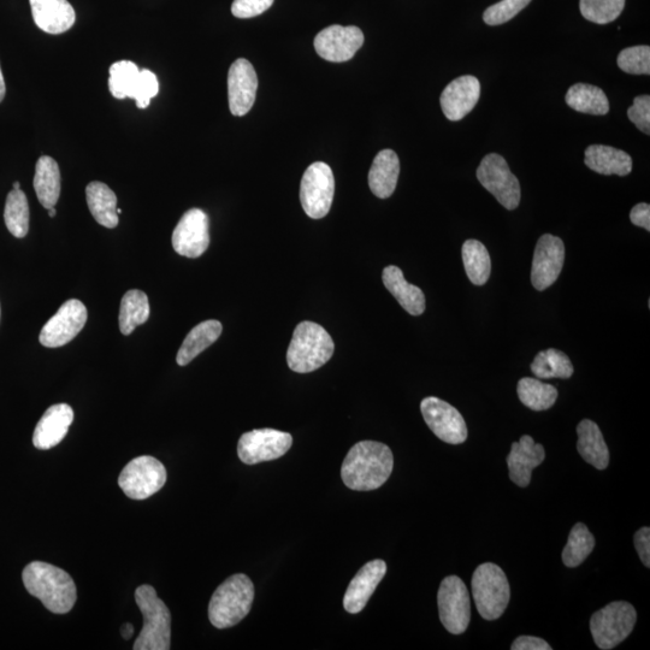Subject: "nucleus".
Masks as SVG:
<instances>
[{
	"label": "nucleus",
	"instance_id": "nucleus-1",
	"mask_svg": "<svg viewBox=\"0 0 650 650\" xmlns=\"http://www.w3.org/2000/svg\"><path fill=\"white\" fill-rule=\"evenodd\" d=\"M394 457L392 449L384 443L362 441L346 455L341 468L345 486L357 492H370L383 486L392 475Z\"/></svg>",
	"mask_w": 650,
	"mask_h": 650
},
{
	"label": "nucleus",
	"instance_id": "nucleus-2",
	"mask_svg": "<svg viewBox=\"0 0 650 650\" xmlns=\"http://www.w3.org/2000/svg\"><path fill=\"white\" fill-rule=\"evenodd\" d=\"M27 592L43 602L52 613L65 614L73 610L78 590L68 572L57 566L33 561L22 573Z\"/></svg>",
	"mask_w": 650,
	"mask_h": 650
},
{
	"label": "nucleus",
	"instance_id": "nucleus-3",
	"mask_svg": "<svg viewBox=\"0 0 650 650\" xmlns=\"http://www.w3.org/2000/svg\"><path fill=\"white\" fill-rule=\"evenodd\" d=\"M334 341L322 325L305 321L294 330L291 345L287 351L289 369L298 374L322 368L333 357Z\"/></svg>",
	"mask_w": 650,
	"mask_h": 650
},
{
	"label": "nucleus",
	"instance_id": "nucleus-4",
	"mask_svg": "<svg viewBox=\"0 0 650 650\" xmlns=\"http://www.w3.org/2000/svg\"><path fill=\"white\" fill-rule=\"evenodd\" d=\"M254 600V585L242 573L229 577L212 595L209 605V618L217 629L232 628L239 624L248 613Z\"/></svg>",
	"mask_w": 650,
	"mask_h": 650
},
{
	"label": "nucleus",
	"instance_id": "nucleus-5",
	"mask_svg": "<svg viewBox=\"0 0 650 650\" xmlns=\"http://www.w3.org/2000/svg\"><path fill=\"white\" fill-rule=\"evenodd\" d=\"M135 601L144 616V628L134 643V650H169L171 614L158 598L155 588L141 585L135 592Z\"/></svg>",
	"mask_w": 650,
	"mask_h": 650
},
{
	"label": "nucleus",
	"instance_id": "nucleus-6",
	"mask_svg": "<svg viewBox=\"0 0 650 650\" xmlns=\"http://www.w3.org/2000/svg\"><path fill=\"white\" fill-rule=\"evenodd\" d=\"M478 613L486 620L499 619L511 598L510 583L500 566L493 563L477 567L471 581Z\"/></svg>",
	"mask_w": 650,
	"mask_h": 650
},
{
	"label": "nucleus",
	"instance_id": "nucleus-7",
	"mask_svg": "<svg viewBox=\"0 0 650 650\" xmlns=\"http://www.w3.org/2000/svg\"><path fill=\"white\" fill-rule=\"evenodd\" d=\"M637 620L635 607L625 601H616L601 608L590 619V631L596 646L608 650L617 647L634 630Z\"/></svg>",
	"mask_w": 650,
	"mask_h": 650
},
{
	"label": "nucleus",
	"instance_id": "nucleus-8",
	"mask_svg": "<svg viewBox=\"0 0 650 650\" xmlns=\"http://www.w3.org/2000/svg\"><path fill=\"white\" fill-rule=\"evenodd\" d=\"M334 193L333 170L323 162L311 164L300 185V202L305 214L313 220L327 216L332 209Z\"/></svg>",
	"mask_w": 650,
	"mask_h": 650
},
{
	"label": "nucleus",
	"instance_id": "nucleus-9",
	"mask_svg": "<svg viewBox=\"0 0 650 650\" xmlns=\"http://www.w3.org/2000/svg\"><path fill=\"white\" fill-rule=\"evenodd\" d=\"M167 482V470L150 455L135 458L129 462L118 478V486L133 500H145L156 494Z\"/></svg>",
	"mask_w": 650,
	"mask_h": 650
},
{
	"label": "nucleus",
	"instance_id": "nucleus-10",
	"mask_svg": "<svg viewBox=\"0 0 650 650\" xmlns=\"http://www.w3.org/2000/svg\"><path fill=\"white\" fill-rule=\"evenodd\" d=\"M477 179L507 210H516L522 198L520 183L506 159L498 153L484 157L477 169Z\"/></svg>",
	"mask_w": 650,
	"mask_h": 650
},
{
	"label": "nucleus",
	"instance_id": "nucleus-11",
	"mask_svg": "<svg viewBox=\"0 0 650 650\" xmlns=\"http://www.w3.org/2000/svg\"><path fill=\"white\" fill-rule=\"evenodd\" d=\"M440 620L448 632L460 635L468 629L471 620V600L468 588L457 576L443 579L439 594Z\"/></svg>",
	"mask_w": 650,
	"mask_h": 650
},
{
	"label": "nucleus",
	"instance_id": "nucleus-12",
	"mask_svg": "<svg viewBox=\"0 0 650 650\" xmlns=\"http://www.w3.org/2000/svg\"><path fill=\"white\" fill-rule=\"evenodd\" d=\"M292 445L291 434L275 429H256L240 437L238 455L247 465L271 462L283 457Z\"/></svg>",
	"mask_w": 650,
	"mask_h": 650
},
{
	"label": "nucleus",
	"instance_id": "nucleus-13",
	"mask_svg": "<svg viewBox=\"0 0 650 650\" xmlns=\"http://www.w3.org/2000/svg\"><path fill=\"white\" fill-rule=\"evenodd\" d=\"M87 317L88 313L84 303L78 299L68 300L44 325L39 336L40 344L47 348L68 345L85 328Z\"/></svg>",
	"mask_w": 650,
	"mask_h": 650
},
{
	"label": "nucleus",
	"instance_id": "nucleus-14",
	"mask_svg": "<svg viewBox=\"0 0 650 650\" xmlns=\"http://www.w3.org/2000/svg\"><path fill=\"white\" fill-rule=\"evenodd\" d=\"M425 423L433 433L449 445H460L468 439V427L460 412L439 398H425L421 404Z\"/></svg>",
	"mask_w": 650,
	"mask_h": 650
},
{
	"label": "nucleus",
	"instance_id": "nucleus-15",
	"mask_svg": "<svg viewBox=\"0 0 650 650\" xmlns=\"http://www.w3.org/2000/svg\"><path fill=\"white\" fill-rule=\"evenodd\" d=\"M176 253L186 258H198L210 245V222L203 210L191 209L181 217L173 233Z\"/></svg>",
	"mask_w": 650,
	"mask_h": 650
},
{
	"label": "nucleus",
	"instance_id": "nucleus-16",
	"mask_svg": "<svg viewBox=\"0 0 650 650\" xmlns=\"http://www.w3.org/2000/svg\"><path fill=\"white\" fill-rule=\"evenodd\" d=\"M565 245L563 240L551 234L541 236L535 248L531 282L537 291H546L554 285L563 270Z\"/></svg>",
	"mask_w": 650,
	"mask_h": 650
},
{
	"label": "nucleus",
	"instance_id": "nucleus-17",
	"mask_svg": "<svg viewBox=\"0 0 650 650\" xmlns=\"http://www.w3.org/2000/svg\"><path fill=\"white\" fill-rule=\"evenodd\" d=\"M364 34L358 27L339 25L323 29L315 39V49L325 61H350L364 44Z\"/></svg>",
	"mask_w": 650,
	"mask_h": 650
},
{
	"label": "nucleus",
	"instance_id": "nucleus-18",
	"mask_svg": "<svg viewBox=\"0 0 650 650\" xmlns=\"http://www.w3.org/2000/svg\"><path fill=\"white\" fill-rule=\"evenodd\" d=\"M258 78L256 70L247 59L240 58L228 73L229 108L234 116H245L256 102Z\"/></svg>",
	"mask_w": 650,
	"mask_h": 650
},
{
	"label": "nucleus",
	"instance_id": "nucleus-19",
	"mask_svg": "<svg viewBox=\"0 0 650 650\" xmlns=\"http://www.w3.org/2000/svg\"><path fill=\"white\" fill-rule=\"evenodd\" d=\"M481 84L475 76L464 75L449 82L441 94V108L449 121L457 122L469 115L480 100Z\"/></svg>",
	"mask_w": 650,
	"mask_h": 650
},
{
	"label": "nucleus",
	"instance_id": "nucleus-20",
	"mask_svg": "<svg viewBox=\"0 0 650 650\" xmlns=\"http://www.w3.org/2000/svg\"><path fill=\"white\" fill-rule=\"evenodd\" d=\"M386 573L387 564L383 560H372L365 564L348 585L344 598L345 610L351 614L362 612Z\"/></svg>",
	"mask_w": 650,
	"mask_h": 650
},
{
	"label": "nucleus",
	"instance_id": "nucleus-21",
	"mask_svg": "<svg viewBox=\"0 0 650 650\" xmlns=\"http://www.w3.org/2000/svg\"><path fill=\"white\" fill-rule=\"evenodd\" d=\"M546 458L545 447L535 443L533 437L524 435L519 442H514L507 457L511 481L518 487H528L533 470Z\"/></svg>",
	"mask_w": 650,
	"mask_h": 650
},
{
	"label": "nucleus",
	"instance_id": "nucleus-22",
	"mask_svg": "<svg viewBox=\"0 0 650 650\" xmlns=\"http://www.w3.org/2000/svg\"><path fill=\"white\" fill-rule=\"evenodd\" d=\"M74 422V411L68 404H57L47 409L33 434V445L41 451L56 447L67 436Z\"/></svg>",
	"mask_w": 650,
	"mask_h": 650
},
{
	"label": "nucleus",
	"instance_id": "nucleus-23",
	"mask_svg": "<svg viewBox=\"0 0 650 650\" xmlns=\"http://www.w3.org/2000/svg\"><path fill=\"white\" fill-rule=\"evenodd\" d=\"M33 20L41 31L62 34L74 26L76 15L68 0H29Z\"/></svg>",
	"mask_w": 650,
	"mask_h": 650
},
{
	"label": "nucleus",
	"instance_id": "nucleus-24",
	"mask_svg": "<svg viewBox=\"0 0 650 650\" xmlns=\"http://www.w3.org/2000/svg\"><path fill=\"white\" fill-rule=\"evenodd\" d=\"M384 286L406 312L412 316H421L425 311V295L421 288L407 282L403 271L395 265L383 270Z\"/></svg>",
	"mask_w": 650,
	"mask_h": 650
},
{
	"label": "nucleus",
	"instance_id": "nucleus-25",
	"mask_svg": "<svg viewBox=\"0 0 650 650\" xmlns=\"http://www.w3.org/2000/svg\"><path fill=\"white\" fill-rule=\"evenodd\" d=\"M400 174V161L393 150H382L374 159L369 173V186L377 198L387 199L395 192Z\"/></svg>",
	"mask_w": 650,
	"mask_h": 650
},
{
	"label": "nucleus",
	"instance_id": "nucleus-26",
	"mask_svg": "<svg viewBox=\"0 0 650 650\" xmlns=\"http://www.w3.org/2000/svg\"><path fill=\"white\" fill-rule=\"evenodd\" d=\"M577 449L581 457L598 470H605L610 464V451L599 425L590 419H583L577 427Z\"/></svg>",
	"mask_w": 650,
	"mask_h": 650
},
{
	"label": "nucleus",
	"instance_id": "nucleus-27",
	"mask_svg": "<svg viewBox=\"0 0 650 650\" xmlns=\"http://www.w3.org/2000/svg\"><path fill=\"white\" fill-rule=\"evenodd\" d=\"M585 165L601 175L626 176L632 171V158L628 153L611 146L592 145L585 150Z\"/></svg>",
	"mask_w": 650,
	"mask_h": 650
},
{
	"label": "nucleus",
	"instance_id": "nucleus-28",
	"mask_svg": "<svg viewBox=\"0 0 650 650\" xmlns=\"http://www.w3.org/2000/svg\"><path fill=\"white\" fill-rule=\"evenodd\" d=\"M33 186L40 204L46 210L55 208L61 195V171L55 159L40 157L35 167Z\"/></svg>",
	"mask_w": 650,
	"mask_h": 650
},
{
	"label": "nucleus",
	"instance_id": "nucleus-29",
	"mask_svg": "<svg viewBox=\"0 0 650 650\" xmlns=\"http://www.w3.org/2000/svg\"><path fill=\"white\" fill-rule=\"evenodd\" d=\"M222 330L223 327L221 322L215 321V319L195 325L191 332L186 336L185 341H183L179 352H177V364L180 366H186L191 363L192 360L197 358L200 353L206 350V348L214 345L215 342L220 339Z\"/></svg>",
	"mask_w": 650,
	"mask_h": 650
},
{
	"label": "nucleus",
	"instance_id": "nucleus-30",
	"mask_svg": "<svg viewBox=\"0 0 650 650\" xmlns=\"http://www.w3.org/2000/svg\"><path fill=\"white\" fill-rule=\"evenodd\" d=\"M88 209L100 226L114 229L118 226L117 197L103 182L94 181L86 188Z\"/></svg>",
	"mask_w": 650,
	"mask_h": 650
},
{
	"label": "nucleus",
	"instance_id": "nucleus-31",
	"mask_svg": "<svg viewBox=\"0 0 650 650\" xmlns=\"http://www.w3.org/2000/svg\"><path fill=\"white\" fill-rule=\"evenodd\" d=\"M566 104L582 114L604 116L610 111V102L605 92L599 87L587 84L570 87L566 93Z\"/></svg>",
	"mask_w": 650,
	"mask_h": 650
},
{
	"label": "nucleus",
	"instance_id": "nucleus-32",
	"mask_svg": "<svg viewBox=\"0 0 650 650\" xmlns=\"http://www.w3.org/2000/svg\"><path fill=\"white\" fill-rule=\"evenodd\" d=\"M462 256L466 275L472 285L484 286L492 273V259L482 242L470 239L464 242Z\"/></svg>",
	"mask_w": 650,
	"mask_h": 650
},
{
	"label": "nucleus",
	"instance_id": "nucleus-33",
	"mask_svg": "<svg viewBox=\"0 0 650 650\" xmlns=\"http://www.w3.org/2000/svg\"><path fill=\"white\" fill-rule=\"evenodd\" d=\"M149 298L139 289L124 294L120 307V330L123 335H130L139 325L146 323L150 318Z\"/></svg>",
	"mask_w": 650,
	"mask_h": 650
},
{
	"label": "nucleus",
	"instance_id": "nucleus-34",
	"mask_svg": "<svg viewBox=\"0 0 650 650\" xmlns=\"http://www.w3.org/2000/svg\"><path fill=\"white\" fill-rule=\"evenodd\" d=\"M518 398L533 411L551 409L558 399V389L536 378L524 377L518 382Z\"/></svg>",
	"mask_w": 650,
	"mask_h": 650
},
{
	"label": "nucleus",
	"instance_id": "nucleus-35",
	"mask_svg": "<svg viewBox=\"0 0 650 650\" xmlns=\"http://www.w3.org/2000/svg\"><path fill=\"white\" fill-rule=\"evenodd\" d=\"M531 371L540 380H547V378H563L567 380L573 375V365L569 357L564 352L549 348V350L542 351L534 359L531 364Z\"/></svg>",
	"mask_w": 650,
	"mask_h": 650
},
{
	"label": "nucleus",
	"instance_id": "nucleus-36",
	"mask_svg": "<svg viewBox=\"0 0 650 650\" xmlns=\"http://www.w3.org/2000/svg\"><path fill=\"white\" fill-rule=\"evenodd\" d=\"M4 221L9 232L17 239H23L29 230V205L21 189H13L5 203Z\"/></svg>",
	"mask_w": 650,
	"mask_h": 650
},
{
	"label": "nucleus",
	"instance_id": "nucleus-37",
	"mask_svg": "<svg viewBox=\"0 0 650 650\" xmlns=\"http://www.w3.org/2000/svg\"><path fill=\"white\" fill-rule=\"evenodd\" d=\"M140 69L130 61H120L111 65L109 88L116 99L134 98L139 82Z\"/></svg>",
	"mask_w": 650,
	"mask_h": 650
},
{
	"label": "nucleus",
	"instance_id": "nucleus-38",
	"mask_svg": "<svg viewBox=\"0 0 650 650\" xmlns=\"http://www.w3.org/2000/svg\"><path fill=\"white\" fill-rule=\"evenodd\" d=\"M595 548V537L583 523L572 528L569 540L563 551V561L567 567H577L589 557Z\"/></svg>",
	"mask_w": 650,
	"mask_h": 650
},
{
	"label": "nucleus",
	"instance_id": "nucleus-39",
	"mask_svg": "<svg viewBox=\"0 0 650 650\" xmlns=\"http://www.w3.org/2000/svg\"><path fill=\"white\" fill-rule=\"evenodd\" d=\"M625 0H581L579 9L585 20L596 25L616 21L623 13Z\"/></svg>",
	"mask_w": 650,
	"mask_h": 650
},
{
	"label": "nucleus",
	"instance_id": "nucleus-40",
	"mask_svg": "<svg viewBox=\"0 0 650 650\" xmlns=\"http://www.w3.org/2000/svg\"><path fill=\"white\" fill-rule=\"evenodd\" d=\"M618 67L632 75H650V47L632 46L619 53Z\"/></svg>",
	"mask_w": 650,
	"mask_h": 650
},
{
	"label": "nucleus",
	"instance_id": "nucleus-41",
	"mask_svg": "<svg viewBox=\"0 0 650 650\" xmlns=\"http://www.w3.org/2000/svg\"><path fill=\"white\" fill-rule=\"evenodd\" d=\"M531 0H501L484 11L483 20L488 26H500L511 21L527 8Z\"/></svg>",
	"mask_w": 650,
	"mask_h": 650
},
{
	"label": "nucleus",
	"instance_id": "nucleus-42",
	"mask_svg": "<svg viewBox=\"0 0 650 650\" xmlns=\"http://www.w3.org/2000/svg\"><path fill=\"white\" fill-rule=\"evenodd\" d=\"M159 92V82L157 76L150 70H140L139 82L134 98L139 109H146L151 104L152 98H155Z\"/></svg>",
	"mask_w": 650,
	"mask_h": 650
},
{
	"label": "nucleus",
	"instance_id": "nucleus-43",
	"mask_svg": "<svg viewBox=\"0 0 650 650\" xmlns=\"http://www.w3.org/2000/svg\"><path fill=\"white\" fill-rule=\"evenodd\" d=\"M628 117L642 133L650 134V97L648 94L636 97L628 110Z\"/></svg>",
	"mask_w": 650,
	"mask_h": 650
},
{
	"label": "nucleus",
	"instance_id": "nucleus-44",
	"mask_svg": "<svg viewBox=\"0 0 650 650\" xmlns=\"http://www.w3.org/2000/svg\"><path fill=\"white\" fill-rule=\"evenodd\" d=\"M274 0H234L232 13L238 19H252L271 8Z\"/></svg>",
	"mask_w": 650,
	"mask_h": 650
},
{
	"label": "nucleus",
	"instance_id": "nucleus-45",
	"mask_svg": "<svg viewBox=\"0 0 650 650\" xmlns=\"http://www.w3.org/2000/svg\"><path fill=\"white\" fill-rule=\"evenodd\" d=\"M635 547L644 566H650V529L642 528L635 534Z\"/></svg>",
	"mask_w": 650,
	"mask_h": 650
},
{
	"label": "nucleus",
	"instance_id": "nucleus-46",
	"mask_svg": "<svg viewBox=\"0 0 650 650\" xmlns=\"http://www.w3.org/2000/svg\"><path fill=\"white\" fill-rule=\"evenodd\" d=\"M512 650H552L549 643L542 638L533 636H520L512 643Z\"/></svg>",
	"mask_w": 650,
	"mask_h": 650
},
{
	"label": "nucleus",
	"instance_id": "nucleus-47",
	"mask_svg": "<svg viewBox=\"0 0 650 650\" xmlns=\"http://www.w3.org/2000/svg\"><path fill=\"white\" fill-rule=\"evenodd\" d=\"M631 223L650 232V206L646 203L637 204L630 212Z\"/></svg>",
	"mask_w": 650,
	"mask_h": 650
},
{
	"label": "nucleus",
	"instance_id": "nucleus-48",
	"mask_svg": "<svg viewBox=\"0 0 650 650\" xmlns=\"http://www.w3.org/2000/svg\"><path fill=\"white\" fill-rule=\"evenodd\" d=\"M5 93H7V86H5L3 70H2V67H0V103L3 102V99L5 97Z\"/></svg>",
	"mask_w": 650,
	"mask_h": 650
},
{
	"label": "nucleus",
	"instance_id": "nucleus-49",
	"mask_svg": "<svg viewBox=\"0 0 650 650\" xmlns=\"http://www.w3.org/2000/svg\"><path fill=\"white\" fill-rule=\"evenodd\" d=\"M134 634V626L132 624H124L122 628V635L126 640L132 638Z\"/></svg>",
	"mask_w": 650,
	"mask_h": 650
},
{
	"label": "nucleus",
	"instance_id": "nucleus-50",
	"mask_svg": "<svg viewBox=\"0 0 650 650\" xmlns=\"http://www.w3.org/2000/svg\"><path fill=\"white\" fill-rule=\"evenodd\" d=\"M56 215H57V211H56L55 208H51V209H49V216H50V217L53 218V217H56Z\"/></svg>",
	"mask_w": 650,
	"mask_h": 650
},
{
	"label": "nucleus",
	"instance_id": "nucleus-51",
	"mask_svg": "<svg viewBox=\"0 0 650 650\" xmlns=\"http://www.w3.org/2000/svg\"><path fill=\"white\" fill-rule=\"evenodd\" d=\"M20 187H21L20 182L14 183V189H21Z\"/></svg>",
	"mask_w": 650,
	"mask_h": 650
},
{
	"label": "nucleus",
	"instance_id": "nucleus-52",
	"mask_svg": "<svg viewBox=\"0 0 650 650\" xmlns=\"http://www.w3.org/2000/svg\"><path fill=\"white\" fill-rule=\"evenodd\" d=\"M121 214H122V210L117 208V215H121Z\"/></svg>",
	"mask_w": 650,
	"mask_h": 650
}]
</instances>
